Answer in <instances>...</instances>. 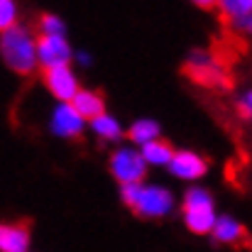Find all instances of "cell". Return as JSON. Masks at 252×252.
<instances>
[{
    "label": "cell",
    "mask_w": 252,
    "mask_h": 252,
    "mask_svg": "<svg viewBox=\"0 0 252 252\" xmlns=\"http://www.w3.org/2000/svg\"><path fill=\"white\" fill-rule=\"evenodd\" d=\"M34 47H37V42H32L22 27H15L0 37L2 59L17 74H30L34 69Z\"/></svg>",
    "instance_id": "6da1fadb"
},
{
    "label": "cell",
    "mask_w": 252,
    "mask_h": 252,
    "mask_svg": "<svg viewBox=\"0 0 252 252\" xmlns=\"http://www.w3.org/2000/svg\"><path fill=\"white\" fill-rule=\"evenodd\" d=\"M184 216H186V225L193 233H208L216 228L213 201L203 189H191L184 196Z\"/></svg>",
    "instance_id": "7a4b0ae2"
},
{
    "label": "cell",
    "mask_w": 252,
    "mask_h": 252,
    "mask_svg": "<svg viewBox=\"0 0 252 252\" xmlns=\"http://www.w3.org/2000/svg\"><path fill=\"white\" fill-rule=\"evenodd\" d=\"M184 74L191 81H196V84H201V86H211V88H216V86H225V88L233 86V79L228 76L225 66L218 64L211 57H203V54H193L184 64Z\"/></svg>",
    "instance_id": "3957f363"
},
{
    "label": "cell",
    "mask_w": 252,
    "mask_h": 252,
    "mask_svg": "<svg viewBox=\"0 0 252 252\" xmlns=\"http://www.w3.org/2000/svg\"><path fill=\"white\" fill-rule=\"evenodd\" d=\"M110 169H113V176L123 184V186H130V184H140L142 176H145V157L132 152V150H118L113 157H110Z\"/></svg>",
    "instance_id": "277c9868"
},
{
    "label": "cell",
    "mask_w": 252,
    "mask_h": 252,
    "mask_svg": "<svg viewBox=\"0 0 252 252\" xmlns=\"http://www.w3.org/2000/svg\"><path fill=\"white\" fill-rule=\"evenodd\" d=\"M44 84L62 100H74L79 95V84H76L74 74L69 71V66H47L44 69Z\"/></svg>",
    "instance_id": "5b68a950"
},
{
    "label": "cell",
    "mask_w": 252,
    "mask_h": 252,
    "mask_svg": "<svg viewBox=\"0 0 252 252\" xmlns=\"http://www.w3.org/2000/svg\"><path fill=\"white\" fill-rule=\"evenodd\" d=\"M37 54L47 66H66L71 49L64 42V37H47V34H37Z\"/></svg>",
    "instance_id": "8992f818"
},
{
    "label": "cell",
    "mask_w": 252,
    "mask_h": 252,
    "mask_svg": "<svg viewBox=\"0 0 252 252\" xmlns=\"http://www.w3.org/2000/svg\"><path fill=\"white\" fill-rule=\"evenodd\" d=\"M169 208H171V193L159 186H152V189H142V196H140L135 213L145 216V218H159Z\"/></svg>",
    "instance_id": "52a82bcc"
},
{
    "label": "cell",
    "mask_w": 252,
    "mask_h": 252,
    "mask_svg": "<svg viewBox=\"0 0 252 252\" xmlns=\"http://www.w3.org/2000/svg\"><path fill=\"white\" fill-rule=\"evenodd\" d=\"M213 238L218 243H228V245H252V235L248 233V228H243L238 220H233L228 216L216 220Z\"/></svg>",
    "instance_id": "ba28073f"
},
{
    "label": "cell",
    "mask_w": 252,
    "mask_h": 252,
    "mask_svg": "<svg viewBox=\"0 0 252 252\" xmlns=\"http://www.w3.org/2000/svg\"><path fill=\"white\" fill-rule=\"evenodd\" d=\"M208 169V159H203L196 152H176L171 159V171L181 179H198Z\"/></svg>",
    "instance_id": "9c48e42d"
},
{
    "label": "cell",
    "mask_w": 252,
    "mask_h": 252,
    "mask_svg": "<svg viewBox=\"0 0 252 252\" xmlns=\"http://www.w3.org/2000/svg\"><path fill=\"white\" fill-rule=\"evenodd\" d=\"M30 245V223L0 225V252H25Z\"/></svg>",
    "instance_id": "30bf717a"
},
{
    "label": "cell",
    "mask_w": 252,
    "mask_h": 252,
    "mask_svg": "<svg viewBox=\"0 0 252 252\" xmlns=\"http://www.w3.org/2000/svg\"><path fill=\"white\" fill-rule=\"evenodd\" d=\"M84 118L71 108V105H62L57 113H54V120H52V127L57 135H64V137H81V123Z\"/></svg>",
    "instance_id": "8fae6325"
},
{
    "label": "cell",
    "mask_w": 252,
    "mask_h": 252,
    "mask_svg": "<svg viewBox=\"0 0 252 252\" xmlns=\"http://www.w3.org/2000/svg\"><path fill=\"white\" fill-rule=\"evenodd\" d=\"M71 108L81 118H88L91 123L105 115V100L98 93H91V91H79V95L71 100Z\"/></svg>",
    "instance_id": "7c38bea8"
},
{
    "label": "cell",
    "mask_w": 252,
    "mask_h": 252,
    "mask_svg": "<svg viewBox=\"0 0 252 252\" xmlns=\"http://www.w3.org/2000/svg\"><path fill=\"white\" fill-rule=\"evenodd\" d=\"M174 155L176 152H174L171 142H167V140H155V142L145 145V150H142L145 162H152V164H171Z\"/></svg>",
    "instance_id": "4fadbf2b"
},
{
    "label": "cell",
    "mask_w": 252,
    "mask_h": 252,
    "mask_svg": "<svg viewBox=\"0 0 252 252\" xmlns=\"http://www.w3.org/2000/svg\"><path fill=\"white\" fill-rule=\"evenodd\" d=\"M127 135H130V140L137 142V145H150V142L157 140V135H159V125L152 123V120H137V123L130 127Z\"/></svg>",
    "instance_id": "5bb4252c"
},
{
    "label": "cell",
    "mask_w": 252,
    "mask_h": 252,
    "mask_svg": "<svg viewBox=\"0 0 252 252\" xmlns=\"http://www.w3.org/2000/svg\"><path fill=\"white\" fill-rule=\"evenodd\" d=\"M220 10H223V17L228 22L233 20H240V17H248L252 15V0H245V2H220Z\"/></svg>",
    "instance_id": "9a60e30c"
},
{
    "label": "cell",
    "mask_w": 252,
    "mask_h": 252,
    "mask_svg": "<svg viewBox=\"0 0 252 252\" xmlns=\"http://www.w3.org/2000/svg\"><path fill=\"white\" fill-rule=\"evenodd\" d=\"M39 34H47V37H64V22L54 15H42L39 17V27H37Z\"/></svg>",
    "instance_id": "2e32d148"
},
{
    "label": "cell",
    "mask_w": 252,
    "mask_h": 252,
    "mask_svg": "<svg viewBox=\"0 0 252 252\" xmlns=\"http://www.w3.org/2000/svg\"><path fill=\"white\" fill-rule=\"evenodd\" d=\"M93 130H95L98 135L108 137V140H118V137L123 135V132H120V125H118L113 118H108V115H103V118L93 120Z\"/></svg>",
    "instance_id": "e0dca14e"
},
{
    "label": "cell",
    "mask_w": 252,
    "mask_h": 252,
    "mask_svg": "<svg viewBox=\"0 0 252 252\" xmlns=\"http://www.w3.org/2000/svg\"><path fill=\"white\" fill-rule=\"evenodd\" d=\"M15 5L12 2H7V0H0V32L5 34V32H10V30H15Z\"/></svg>",
    "instance_id": "ac0fdd59"
},
{
    "label": "cell",
    "mask_w": 252,
    "mask_h": 252,
    "mask_svg": "<svg viewBox=\"0 0 252 252\" xmlns=\"http://www.w3.org/2000/svg\"><path fill=\"white\" fill-rule=\"evenodd\" d=\"M140 196H142V186H137V184H130V186H123V201L135 211L137 208V203H140Z\"/></svg>",
    "instance_id": "d6986e66"
},
{
    "label": "cell",
    "mask_w": 252,
    "mask_h": 252,
    "mask_svg": "<svg viewBox=\"0 0 252 252\" xmlns=\"http://www.w3.org/2000/svg\"><path fill=\"white\" fill-rule=\"evenodd\" d=\"M235 30H243V32H252V15H248V17H240V20H233L230 22Z\"/></svg>",
    "instance_id": "ffe728a7"
},
{
    "label": "cell",
    "mask_w": 252,
    "mask_h": 252,
    "mask_svg": "<svg viewBox=\"0 0 252 252\" xmlns=\"http://www.w3.org/2000/svg\"><path fill=\"white\" fill-rule=\"evenodd\" d=\"M245 103H248V108H250V113H252V91L248 93V98H245Z\"/></svg>",
    "instance_id": "44dd1931"
}]
</instances>
